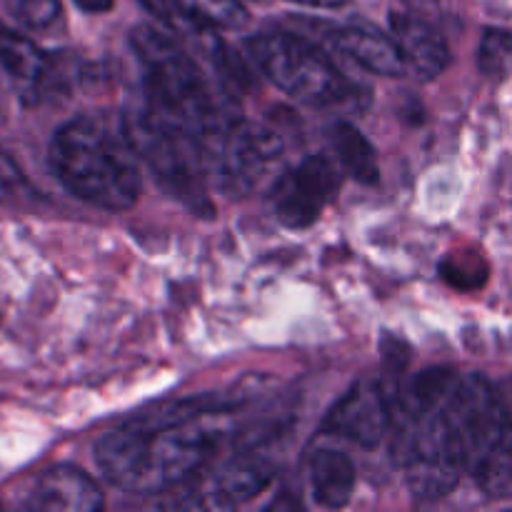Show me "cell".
<instances>
[{
    "instance_id": "cell-1",
    "label": "cell",
    "mask_w": 512,
    "mask_h": 512,
    "mask_svg": "<svg viewBox=\"0 0 512 512\" xmlns=\"http://www.w3.org/2000/svg\"><path fill=\"white\" fill-rule=\"evenodd\" d=\"M138 148L125 120L83 115L55 130L50 165L60 183L95 208L120 213L140 193Z\"/></svg>"
},
{
    "instance_id": "cell-2",
    "label": "cell",
    "mask_w": 512,
    "mask_h": 512,
    "mask_svg": "<svg viewBox=\"0 0 512 512\" xmlns=\"http://www.w3.org/2000/svg\"><path fill=\"white\" fill-rule=\"evenodd\" d=\"M218 448V435L195 420L145 428L125 425L103 435L95 460L105 478L130 493H160L193 478Z\"/></svg>"
},
{
    "instance_id": "cell-3",
    "label": "cell",
    "mask_w": 512,
    "mask_h": 512,
    "mask_svg": "<svg viewBox=\"0 0 512 512\" xmlns=\"http://www.w3.org/2000/svg\"><path fill=\"white\" fill-rule=\"evenodd\" d=\"M130 43L145 68V110L155 118L195 135L200 143L238 118L193 55L185 53L170 35L138 25L130 33Z\"/></svg>"
},
{
    "instance_id": "cell-4",
    "label": "cell",
    "mask_w": 512,
    "mask_h": 512,
    "mask_svg": "<svg viewBox=\"0 0 512 512\" xmlns=\"http://www.w3.org/2000/svg\"><path fill=\"white\" fill-rule=\"evenodd\" d=\"M248 50L260 73L298 103L330 110H358L368 103V93L300 35L260 33L248 40Z\"/></svg>"
},
{
    "instance_id": "cell-5",
    "label": "cell",
    "mask_w": 512,
    "mask_h": 512,
    "mask_svg": "<svg viewBox=\"0 0 512 512\" xmlns=\"http://www.w3.org/2000/svg\"><path fill=\"white\" fill-rule=\"evenodd\" d=\"M140 158L155 178L193 210H210L208 163L203 143L185 130L163 123L148 110L125 118Z\"/></svg>"
},
{
    "instance_id": "cell-6",
    "label": "cell",
    "mask_w": 512,
    "mask_h": 512,
    "mask_svg": "<svg viewBox=\"0 0 512 512\" xmlns=\"http://www.w3.org/2000/svg\"><path fill=\"white\" fill-rule=\"evenodd\" d=\"M468 423V473L490 498L512 493V393L473 375Z\"/></svg>"
},
{
    "instance_id": "cell-7",
    "label": "cell",
    "mask_w": 512,
    "mask_h": 512,
    "mask_svg": "<svg viewBox=\"0 0 512 512\" xmlns=\"http://www.w3.org/2000/svg\"><path fill=\"white\" fill-rule=\"evenodd\" d=\"M340 185V170L323 155H310L290 168L270 193L273 213L285 228L305 230L320 218Z\"/></svg>"
},
{
    "instance_id": "cell-8",
    "label": "cell",
    "mask_w": 512,
    "mask_h": 512,
    "mask_svg": "<svg viewBox=\"0 0 512 512\" xmlns=\"http://www.w3.org/2000/svg\"><path fill=\"white\" fill-rule=\"evenodd\" d=\"M390 428V395L378 380H363L330 410L325 430L353 443L375 448Z\"/></svg>"
},
{
    "instance_id": "cell-9",
    "label": "cell",
    "mask_w": 512,
    "mask_h": 512,
    "mask_svg": "<svg viewBox=\"0 0 512 512\" xmlns=\"http://www.w3.org/2000/svg\"><path fill=\"white\" fill-rule=\"evenodd\" d=\"M390 33L403 58L405 73L433 80L450 65V48L430 18L418 13L390 15Z\"/></svg>"
},
{
    "instance_id": "cell-10",
    "label": "cell",
    "mask_w": 512,
    "mask_h": 512,
    "mask_svg": "<svg viewBox=\"0 0 512 512\" xmlns=\"http://www.w3.org/2000/svg\"><path fill=\"white\" fill-rule=\"evenodd\" d=\"M275 478L273 465L260 458H235L220 465L203 490L195 495V508L230 510L258 498Z\"/></svg>"
},
{
    "instance_id": "cell-11",
    "label": "cell",
    "mask_w": 512,
    "mask_h": 512,
    "mask_svg": "<svg viewBox=\"0 0 512 512\" xmlns=\"http://www.w3.org/2000/svg\"><path fill=\"white\" fill-rule=\"evenodd\" d=\"M103 493L90 475L73 465L48 468L28 495L30 510L50 512H90L103 508Z\"/></svg>"
},
{
    "instance_id": "cell-12",
    "label": "cell",
    "mask_w": 512,
    "mask_h": 512,
    "mask_svg": "<svg viewBox=\"0 0 512 512\" xmlns=\"http://www.w3.org/2000/svg\"><path fill=\"white\" fill-rule=\"evenodd\" d=\"M0 73L25 95L38 98L48 88L53 63L30 38L0 25Z\"/></svg>"
},
{
    "instance_id": "cell-13",
    "label": "cell",
    "mask_w": 512,
    "mask_h": 512,
    "mask_svg": "<svg viewBox=\"0 0 512 512\" xmlns=\"http://www.w3.org/2000/svg\"><path fill=\"white\" fill-rule=\"evenodd\" d=\"M333 43L360 68L378 75H403L405 65L393 38L365 25H345L333 35Z\"/></svg>"
},
{
    "instance_id": "cell-14",
    "label": "cell",
    "mask_w": 512,
    "mask_h": 512,
    "mask_svg": "<svg viewBox=\"0 0 512 512\" xmlns=\"http://www.w3.org/2000/svg\"><path fill=\"white\" fill-rule=\"evenodd\" d=\"M308 483L315 503L330 510L345 508L355 490V465L338 450H315L310 455Z\"/></svg>"
},
{
    "instance_id": "cell-15",
    "label": "cell",
    "mask_w": 512,
    "mask_h": 512,
    "mask_svg": "<svg viewBox=\"0 0 512 512\" xmlns=\"http://www.w3.org/2000/svg\"><path fill=\"white\" fill-rule=\"evenodd\" d=\"M333 148L343 170H348L360 183H378V158L370 140L355 125L338 123L333 128Z\"/></svg>"
},
{
    "instance_id": "cell-16",
    "label": "cell",
    "mask_w": 512,
    "mask_h": 512,
    "mask_svg": "<svg viewBox=\"0 0 512 512\" xmlns=\"http://www.w3.org/2000/svg\"><path fill=\"white\" fill-rule=\"evenodd\" d=\"M138 3L148 13H153L160 23L168 25L173 33L183 35V38L193 40V43H215V28L195 18L183 0H138Z\"/></svg>"
},
{
    "instance_id": "cell-17",
    "label": "cell",
    "mask_w": 512,
    "mask_h": 512,
    "mask_svg": "<svg viewBox=\"0 0 512 512\" xmlns=\"http://www.w3.org/2000/svg\"><path fill=\"white\" fill-rule=\"evenodd\" d=\"M183 3L188 5L195 18H200L205 25L215 30L243 28L250 20L243 0H183Z\"/></svg>"
},
{
    "instance_id": "cell-18",
    "label": "cell",
    "mask_w": 512,
    "mask_h": 512,
    "mask_svg": "<svg viewBox=\"0 0 512 512\" xmlns=\"http://www.w3.org/2000/svg\"><path fill=\"white\" fill-rule=\"evenodd\" d=\"M478 65L485 75H508L512 70V33L503 28H488L478 50Z\"/></svg>"
},
{
    "instance_id": "cell-19",
    "label": "cell",
    "mask_w": 512,
    "mask_h": 512,
    "mask_svg": "<svg viewBox=\"0 0 512 512\" xmlns=\"http://www.w3.org/2000/svg\"><path fill=\"white\" fill-rule=\"evenodd\" d=\"M35 200H38V190L30 185L18 163L5 150H0V205L28 208Z\"/></svg>"
},
{
    "instance_id": "cell-20",
    "label": "cell",
    "mask_w": 512,
    "mask_h": 512,
    "mask_svg": "<svg viewBox=\"0 0 512 512\" xmlns=\"http://www.w3.org/2000/svg\"><path fill=\"white\" fill-rule=\"evenodd\" d=\"M443 275L450 285L460 290H473L480 288L485 283V275H488V268H485L483 258L480 255H453L443 263Z\"/></svg>"
},
{
    "instance_id": "cell-21",
    "label": "cell",
    "mask_w": 512,
    "mask_h": 512,
    "mask_svg": "<svg viewBox=\"0 0 512 512\" xmlns=\"http://www.w3.org/2000/svg\"><path fill=\"white\" fill-rule=\"evenodd\" d=\"M18 18L33 30L50 28L60 18V0H18Z\"/></svg>"
},
{
    "instance_id": "cell-22",
    "label": "cell",
    "mask_w": 512,
    "mask_h": 512,
    "mask_svg": "<svg viewBox=\"0 0 512 512\" xmlns=\"http://www.w3.org/2000/svg\"><path fill=\"white\" fill-rule=\"evenodd\" d=\"M405 3L413 13L425 15V18H440L450 8V0H405Z\"/></svg>"
},
{
    "instance_id": "cell-23",
    "label": "cell",
    "mask_w": 512,
    "mask_h": 512,
    "mask_svg": "<svg viewBox=\"0 0 512 512\" xmlns=\"http://www.w3.org/2000/svg\"><path fill=\"white\" fill-rule=\"evenodd\" d=\"M75 5L85 13H108V10H113L115 0H75Z\"/></svg>"
},
{
    "instance_id": "cell-24",
    "label": "cell",
    "mask_w": 512,
    "mask_h": 512,
    "mask_svg": "<svg viewBox=\"0 0 512 512\" xmlns=\"http://www.w3.org/2000/svg\"><path fill=\"white\" fill-rule=\"evenodd\" d=\"M290 3L308 5V8H340V5L350 3V0H290Z\"/></svg>"
}]
</instances>
